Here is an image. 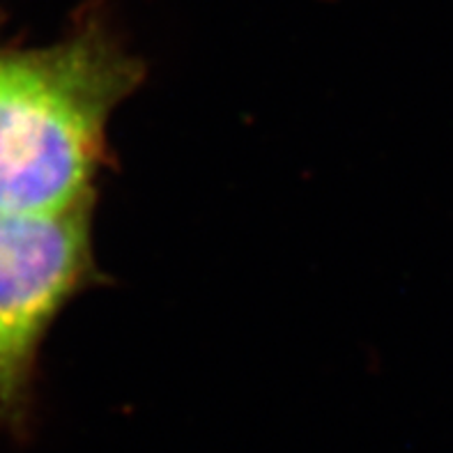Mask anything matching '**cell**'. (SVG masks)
<instances>
[{
	"label": "cell",
	"instance_id": "1",
	"mask_svg": "<svg viewBox=\"0 0 453 453\" xmlns=\"http://www.w3.org/2000/svg\"><path fill=\"white\" fill-rule=\"evenodd\" d=\"M102 14L37 49H0V217L95 201L109 120L143 81Z\"/></svg>",
	"mask_w": 453,
	"mask_h": 453
},
{
	"label": "cell",
	"instance_id": "2",
	"mask_svg": "<svg viewBox=\"0 0 453 453\" xmlns=\"http://www.w3.org/2000/svg\"><path fill=\"white\" fill-rule=\"evenodd\" d=\"M92 203L0 217V428L21 424L44 334L97 276Z\"/></svg>",
	"mask_w": 453,
	"mask_h": 453
}]
</instances>
